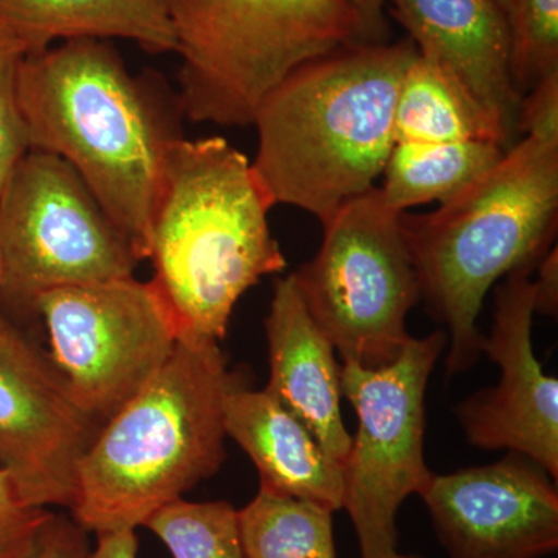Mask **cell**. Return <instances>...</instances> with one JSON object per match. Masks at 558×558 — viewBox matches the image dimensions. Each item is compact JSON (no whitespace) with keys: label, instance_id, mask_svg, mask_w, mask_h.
Listing matches in <instances>:
<instances>
[{"label":"cell","instance_id":"e0dca14e","mask_svg":"<svg viewBox=\"0 0 558 558\" xmlns=\"http://www.w3.org/2000/svg\"><path fill=\"white\" fill-rule=\"evenodd\" d=\"M0 22L27 57L60 39H130L153 54L178 50L165 0H0Z\"/></svg>","mask_w":558,"mask_h":558},{"label":"cell","instance_id":"f1b7e54d","mask_svg":"<svg viewBox=\"0 0 558 558\" xmlns=\"http://www.w3.org/2000/svg\"><path fill=\"white\" fill-rule=\"evenodd\" d=\"M137 554L135 531H119L97 535V546L87 558H137Z\"/></svg>","mask_w":558,"mask_h":558},{"label":"cell","instance_id":"4316f807","mask_svg":"<svg viewBox=\"0 0 558 558\" xmlns=\"http://www.w3.org/2000/svg\"><path fill=\"white\" fill-rule=\"evenodd\" d=\"M538 278L534 282L535 314L557 315L558 307V259L554 247L543 256L538 266Z\"/></svg>","mask_w":558,"mask_h":558},{"label":"cell","instance_id":"2e32d148","mask_svg":"<svg viewBox=\"0 0 558 558\" xmlns=\"http://www.w3.org/2000/svg\"><path fill=\"white\" fill-rule=\"evenodd\" d=\"M223 424L227 436L258 469L260 488L315 502L332 513L344 508V465L267 389L255 391L234 380L227 392Z\"/></svg>","mask_w":558,"mask_h":558},{"label":"cell","instance_id":"7c38bea8","mask_svg":"<svg viewBox=\"0 0 558 558\" xmlns=\"http://www.w3.org/2000/svg\"><path fill=\"white\" fill-rule=\"evenodd\" d=\"M418 497L451 558H542L558 548L556 483L515 451L483 468L433 473Z\"/></svg>","mask_w":558,"mask_h":558},{"label":"cell","instance_id":"603a6c76","mask_svg":"<svg viewBox=\"0 0 558 558\" xmlns=\"http://www.w3.org/2000/svg\"><path fill=\"white\" fill-rule=\"evenodd\" d=\"M27 57L24 44L0 22V191L31 150L17 101V81Z\"/></svg>","mask_w":558,"mask_h":558},{"label":"cell","instance_id":"8992f818","mask_svg":"<svg viewBox=\"0 0 558 558\" xmlns=\"http://www.w3.org/2000/svg\"><path fill=\"white\" fill-rule=\"evenodd\" d=\"M180 54L179 105L193 123L250 126L293 70L365 43L351 0H165Z\"/></svg>","mask_w":558,"mask_h":558},{"label":"cell","instance_id":"277c9868","mask_svg":"<svg viewBox=\"0 0 558 558\" xmlns=\"http://www.w3.org/2000/svg\"><path fill=\"white\" fill-rule=\"evenodd\" d=\"M558 140L520 138L468 186L429 213L400 216L421 296L449 330V374L483 354L478 317L488 290L537 269L556 240Z\"/></svg>","mask_w":558,"mask_h":558},{"label":"cell","instance_id":"83f0119b","mask_svg":"<svg viewBox=\"0 0 558 558\" xmlns=\"http://www.w3.org/2000/svg\"><path fill=\"white\" fill-rule=\"evenodd\" d=\"M363 25L365 43H388V22L385 17L387 0H351Z\"/></svg>","mask_w":558,"mask_h":558},{"label":"cell","instance_id":"4fadbf2b","mask_svg":"<svg viewBox=\"0 0 558 558\" xmlns=\"http://www.w3.org/2000/svg\"><path fill=\"white\" fill-rule=\"evenodd\" d=\"M534 267L513 270L495 290V319L483 352L501 371L497 387L454 410L469 442L483 450L524 454L558 476V380L534 354Z\"/></svg>","mask_w":558,"mask_h":558},{"label":"cell","instance_id":"7402d4cb","mask_svg":"<svg viewBox=\"0 0 558 558\" xmlns=\"http://www.w3.org/2000/svg\"><path fill=\"white\" fill-rule=\"evenodd\" d=\"M509 39L510 78L523 97L558 73V0H494Z\"/></svg>","mask_w":558,"mask_h":558},{"label":"cell","instance_id":"484cf974","mask_svg":"<svg viewBox=\"0 0 558 558\" xmlns=\"http://www.w3.org/2000/svg\"><path fill=\"white\" fill-rule=\"evenodd\" d=\"M87 534L75 520L51 513L25 558H87L90 553Z\"/></svg>","mask_w":558,"mask_h":558},{"label":"cell","instance_id":"52a82bcc","mask_svg":"<svg viewBox=\"0 0 558 558\" xmlns=\"http://www.w3.org/2000/svg\"><path fill=\"white\" fill-rule=\"evenodd\" d=\"M0 312L36 317L43 293L134 277L142 260L78 172L31 149L0 191Z\"/></svg>","mask_w":558,"mask_h":558},{"label":"cell","instance_id":"cb8c5ba5","mask_svg":"<svg viewBox=\"0 0 558 558\" xmlns=\"http://www.w3.org/2000/svg\"><path fill=\"white\" fill-rule=\"evenodd\" d=\"M50 515L47 509L28 506L0 469V558L27 557Z\"/></svg>","mask_w":558,"mask_h":558},{"label":"cell","instance_id":"6da1fadb","mask_svg":"<svg viewBox=\"0 0 558 558\" xmlns=\"http://www.w3.org/2000/svg\"><path fill=\"white\" fill-rule=\"evenodd\" d=\"M17 101L28 148L72 165L138 259H149L165 159L183 137L175 120L183 113L101 39L64 40L25 57Z\"/></svg>","mask_w":558,"mask_h":558},{"label":"cell","instance_id":"9c48e42d","mask_svg":"<svg viewBox=\"0 0 558 558\" xmlns=\"http://www.w3.org/2000/svg\"><path fill=\"white\" fill-rule=\"evenodd\" d=\"M449 343L444 330L411 339L395 362L369 369L341 366V392L359 417L344 464V508L357 532L362 558H413L398 550L396 517L433 473L425 464V392Z\"/></svg>","mask_w":558,"mask_h":558},{"label":"cell","instance_id":"8fae6325","mask_svg":"<svg viewBox=\"0 0 558 558\" xmlns=\"http://www.w3.org/2000/svg\"><path fill=\"white\" fill-rule=\"evenodd\" d=\"M100 428L50 354L0 312V469L21 498L72 510L80 459Z\"/></svg>","mask_w":558,"mask_h":558},{"label":"cell","instance_id":"d6986e66","mask_svg":"<svg viewBox=\"0 0 558 558\" xmlns=\"http://www.w3.org/2000/svg\"><path fill=\"white\" fill-rule=\"evenodd\" d=\"M392 123L396 143L490 140L505 148L486 117L418 51L400 81Z\"/></svg>","mask_w":558,"mask_h":558},{"label":"cell","instance_id":"5b68a950","mask_svg":"<svg viewBox=\"0 0 558 558\" xmlns=\"http://www.w3.org/2000/svg\"><path fill=\"white\" fill-rule=\"evenodd\" d=\"M234 380L218 341L180 337L80 459L73 520L95 535L135 531L215 475L227 457L223 407Z\"/></svg>","mask_w":558,"mask_h":558},{"label":"cell","instance_id":"ffe728a7","mask_svg":"<svg viewBox=\"0 0 558 558\" xmlns=\"http://www.w3.org/2000/svg\"><path fill=\"white\" fill-rule=\"evenodd\" d=\"M244 558H337L332 512L259 488L240 510Z\"/></svg>","mask_w":558,"mask_h":558},{"label":"cell","instance_id":"ac0fdd59","mask_svg":"<svg viewBox=\"0 0 558 558\" xmlns=\"http://www.w3.org/2000/svg\"><path fill=\"white\" fill-rule=\"evenodd\" d=\"M506 149L490 140L450 143H396L377 186L384 204L405 213L446 202L494 167Z\"/></svg>","mask_w":558,"mask_h":558},{"label":"cell","instance_id":"5bb4252c","mask_svg":"<svg viewBox=\"0 0 558 558\" xmlns=\"http://www.w3.org/2000/svg\"><path fill=\"white\" fill-rule=\"evenodd\" d=\"M424 60L432 62L495 128L506 149L519 142L521 95L509 39L494 0H387Z\"/></svg>","mask_w":558,"mask_h":558},{"label":"cell","instance_id":"7a4b0ae2","mask_svg":"<svg viewBox=\"0 0 558 558\" xmlns=\"http://www.w3.org/2000/svg\"><path fill=\"white\" fill-rule=\"evenodd\" d=\"M417 49L410 38L357 43L290 72L260 101L253 170L275 205L319 223L368 193L395 148L400 81Z\"/></svg>","mask_w":558,"mask_h":558},{"label":"cell","instance_id":"44dd1931","mask_svg":"<svg viewBox=\"0 0 558 558\" xmlns=\"http://www.w3.org/2000/svg\"><path fill=\"white\" fill-rule=\"evenodd\" d=\"M174 558H244L240 510L227 501L175 499L145 523Z\"/></svg>","mask_w":558,"mask_h":558},{"label":"cell","instance_id":"d4e9b609","mask_svg":"<svg viewBox=\"0 0 558 558\" xmlns=\"http://www.w3.org/2000/svg\"><path fill=\"white\" fill-rule=\"evenodd\" d=\"M517 130L524 137L558 140V73L521 97Z\"/></svg>","mask_w":558,"mask_h":558},{"label":"cell","instance_id":"30bf717a","mask_svg":"<svg viewBox=\"0 0 558 558\" xmlns=\"http://www.w3.org/2000/svg\"><path fill=\"white\" fill-rule=\"evenodd\" d=\"M35 314L73 398L101 425L160 373L180 339L159 290L134 277L49 290Z\"/></svg>","mask_w":558,"mask_h":558},{"label":"cell","instance_id":"3957f363","mask_svg":"<svg viewBox=\"0 0 558 558\" xmlns=\"http://www.w3.org/2000/svg\"><path fill=\"white\" fill-rule=\"evenodd\" d=\"M275 207L252 161L226 138L175 140L154 211L153 284L180 337L219 341L234 306L266 275L288 267L271 234Z\"/></svg>","mask_w":558,"mask_h":558},{"label":"cell","instance_id":"f546056e","mask_svg":"<svg viewBox=\"0 0 558 558\" xmlns=\"http://www.w3.org/2000/svg\"><path fill=\"white\" fill-rule=\"evenodd\" d=\"M2 274H3V269H2V256H0V282H2Z\"/></svg>","mask_w":558,"mask_h":558},{"label":"cell","instance_id":"ba28073f","mask_svg":"<svg viewBox=\"0 0 558 558\" xmlns=\"http://www.w3.org/2000/svg\"><path fill=\"white\" fill-rule=\"evenodd\" d=\"M400 216L374 186L323 223L317 255L292 274L343 363L380 368L413 339L407 317L422 296Z\"/></svg>","mask_w":558,"mask_h":558},{"label":"cell","instance_id":"9a60e30c","mask_svg":"<svg viewBox=\"0 0 558 558\" xmlns=\"http://www.w3.org/2000/svg\"><path fill=\"white\" fill-rule=\"evenodd\" d=\"M266 336L267 391L311 429L330 457L347 464L352 436L341 417V366L336 348L301 299L292 274L275 281Z\"/></svg>","mask_w":558,"mask_h":558}]
</instances>
